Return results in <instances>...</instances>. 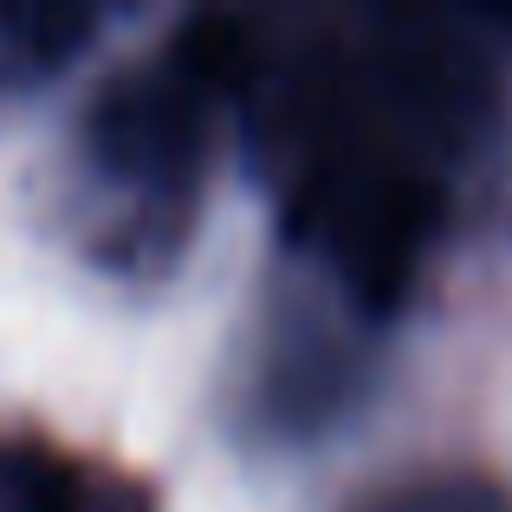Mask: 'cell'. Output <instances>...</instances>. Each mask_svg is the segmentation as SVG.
Instances as JSON below:
<instances>
[{"instance_id":"obj_1","label":"cell","mask_w":512,"mask_h":512,"mask_svg":"<svg viewBox=\"0 0 512 512\" xmlns=\"http://www.w3.org/2000/svg\"><path fill=\"white\" fill-rule=\"evenodd\" d=\"M331 221V247L344 253V273L357 286L363 305L389 312V305L409 292L415 260H422L428 234H435V214H441V188L422 182V175H396V169H376V175H350L325 195Z\"/></svg>"},{"instance_id":"obj_2","label":"cell","mask_w":512,"mask_h":512,"mask_svg":"<svg viewBox=\"0 0 512 512\" xmlns=\"http://www.w3.org/2000/svg\"><path fill=\"white\" fill-rule=\"evenodd\" d=\"M201 111H208V91L175 59L150 72H124L98 91L91 143L130 182H175L201 150Z\"/></svg>"},{"instance_id":"obj_3","label":"cell","mask_w":512,"mask_h":512,"mask_svg":"<svg viewBox=\"0 0 512 512\" xmlns=\"http://www.w3.org/2000/svg\"><path fill=\"white\" fill-rule=\"evenodd\" d=\"M0 512H91V480L72 454L13 435L0 441Z\"/></svg>"},{"instance_id":"obj_4","label":"cell","mask_w":512,"mask_h":512,"mask_svg":"<svg viewBox=\"0 0 512 512\" xmlns=\"http://www.w3.org/2000/svg\"><path fill=\"white\" fill-rule=\"evenodd\" d=\"M357 512H512V493L480 474H435V480H409V487L376 493Z\"/></svg>"},{"instance_id":"obj_5","label":"cell","mask_w":512,"mask_h":512,"mask_svg":"<svg viewBox=\"0 0 512 512\" xmlns=\"http://www.w3.org/2000/svg\"><path fill=\"white\" fill-rule=\"evenodd\" d=\"M0 26L39 52V59H65V46L91 33V13H59V7H0Z\"/></svg>"}]
</instances>
